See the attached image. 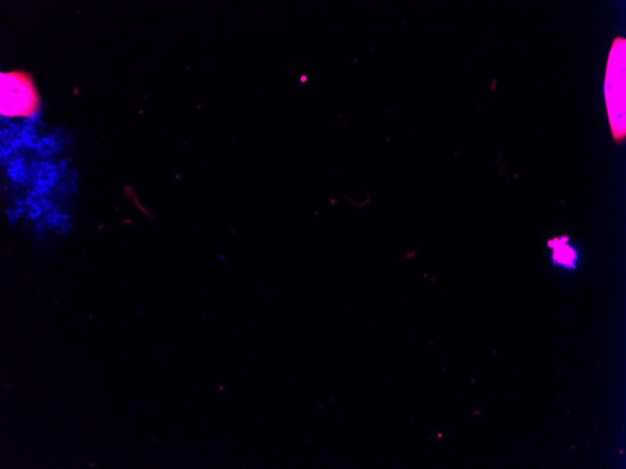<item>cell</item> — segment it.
<instances>
[{
  "instance_id": "2",
  "label": "cell",
  "mask_w": 626,
  "mask_h": 469,
  "mask_svg": "<svg viewBox=\"0 0 626 469\" xmlns=\"http://www.w3.org/2000/svg\"><path fill=\"white\" fill-rule=\"evenodd\" d=\"M564 239L565 238H562L549 242V246L556 250L553 255L554 260L565 266L574 265L576 258L575 251L567 247Z\"/></svg>"
},
{
  "instance_id": "1",
  "label": "cell",
  "mask_w": 626,
  "mask_h": 469,
  "mask_svg": "<svg viewBox=\"0 0 626 469\" xmlns=\"http://www.w3.org/2000/svg\"><path fill=\"white\" fill-rule=\"evenodd\" d=\"M605 95L614 137H625V41L617 39L607 62Z\"/></svg>"
}]
</instances>
